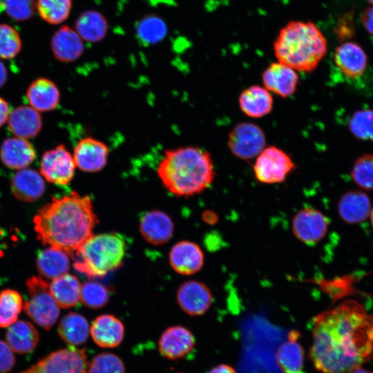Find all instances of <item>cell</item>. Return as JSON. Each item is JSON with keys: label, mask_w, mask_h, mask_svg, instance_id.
<instances>
[{"label": "cell", "mask_w": 373, "mask_h": 373, "mask_svg": "<svg viewBox=\"0 0 373 373\" xmlns=\"http://www.w3.org/2000/svg\"><path fill=\"white\" fill-rule=\"evenodd\" d=\"M334 59L341 73L352 79L361 76L367 64V57L363 49L353 41L339 45L335 50Z\"/></svg>", "instance_id": "obj_18"}, {"label": "cell", "mask_w": 373, "mask_h": 373, "mask_svg": "<svg viewBox=\"0 0 373 373\" xmlns=\"http://www.w3.org/2000/svg\"><path fill=\"white\" fill-rule=\"evenodd\" d=\"M81 286L76 276L66 274L52 280L50 290L59 307L66 309L79 303Z\"/></svg>", "instance_id": "obj_31"}, {"label": "cell", "mask_w": 373, "mask_h": 373, "mask_svg": "<svg viewBox=\"0 0 373 373\" xmlns=\"http://www.w3.org/2000/svg\"><path fill=\"white\" fill-rule=\"evenodd\" d=\"M28 299L23 304L26 314L36 324L50 329L59 316V307L50 290V284L41 277L32 276L26 281Z\"/></svg>", "instance_id": "obj_6"}, {"label": "cell", "mask_w": 373, "mask_h": 373, "mask_svg": "<svg viewBox=\"0 0 373 373\" xmlns=\"http://www.w3.org/2000/svg\"><path fill=\"white\" fill-rule=\"evenodd\" d=\"M15 365L14 352L8 344L0 340V373H8Z\"/></svg>", "instance_id": "obj_42"}, {"label": "cell", "mask_w": 373, "mask_h": 373, "mask_svg": "<svg viewBox=\"0 0 373 373\" xmlns=\"http://www.w3.org/2000/svg\"><path fill=\"white\" fill-rule=\"evenodd\" d=\"M212 294L204 283L189 280L178 289L177 300L181 309L191 316H200L209 309Z\"/></svg>", "instance_id": "obj_15"}, {"label": "cell", "mask_w": 373, "mask_h": 373, "mask_svg": "<svg viewBox=\"0 0 373 373\" xmlns=\"http://www.w3.org/2000/svg\"><path fill=\"white\" fill-rule=\"evenodd\" d=\"M370 216L371 223L373 227V209H372Z\"/></svg>", "instance_id": "obj_48"}, {"label": "cell", "mask_w": 373, "mask_h": 373, "mask_svg": "<svg viewBox=\"0 0 373 373\" xmlns=\"http://www.w3.org/2000/svg\"><path fill=\"white\" fill-rule=\"evenodd\" d=\"M4 6L8 16L17 21L31 18L37 8L36 0H4Z\"/></svg>", "instance_id": "obj_41"}, {"label": "cell", "mask_w": 373, "mask_h": 373, "mask_svg": "<svg viewBox=\"0 0 373 373\" xmlns=\"http://www.w3.org/2000/svg\"><path fill=\"white\" fill-rule=\"evenodd\" d=\"M6 334V343L14 352L25 354L32 352L39 341V334L35 327L26 321H16Z\"/></svg>", "instance_id": "obj_28"}, {"label": "cell", "mask_w": 373, "mask_h": 373, "mask_svg": "<svg viewBox=\"0 0 373 373\" xmlns=\"http://www.w3.org/2000/svg\"><path fill=\"white\" fill-rule=\"evenodd\" d=\"M348 373H373V372L368 370H367V369H364V368H362L361 367H360L356 368L354 370H352V371L349 372Z\"/></svg>", "instance_id": "obj_47"}, {"label": "cell", "mask_w": 373, "mask_h": 373, "mask_svg": "<svg viewBox=\"0 0 373 373\" xmlns=\"http://www.w3.org/2000/svg\"><path fill=\"white\" fill-rule=\"evenodd\" d=\"M263 86L282 97H288L296 90L299 77L296 71L280 61L271 64L262 73Z\"/></svg>", "instance_id": "obj_14"}, {"label": "cell", "mask_w": 373, "mask_h": 373, "mask_svg": "<svg viewBox=\"0 0 373 373\" xmlns=\"http://www.w3.org/2000/svg\"><path fill=\"white\" fill-rule=\"evenodd\" d=\"M10 113L8 102L2 97H0V127L8 121Z\"/></svg>", "instance_id": "obj_44"}, {"label": "cell", "mask_w": 373, "mask_h": 373, "mask_svg": "<svg viewBox=\"0 0 373 373\" xmlns=\"http://www.w3.org/2000/svg\"><path fill=\"white\" fill-rule=\"evenodd\" d=\"M140 229L148 242L159 245L166 242L171 238L173 223L171 218L164 212L153 210L142 217Z\"/></svg>", "instance_id": "obj_21"}, {"label": "cell", "mask_w": 373, "mask_h": 373, "mask_svg": "<svg viewBox=\"0 0 373 373\" xmlns=\"http://www.w3.org/2000/svg\"><path fill=\"white\" fill-rule=\"evenodd\" d=\"M26 97L31 107L38 112H47L58 106L60 92L52 81L40 77L28 86Z\"/></svg>", "instance_id": "obj_24"}, {"label": "cell", "mask_w": 373, "mask_h": 373, "mask_svg": "<svg viewBox=\"0 0 373 373\" xmlns=\"http://www.w3.org/2000/svg\"><path fill=\"white\" fill-rule=\"evenodd\" d=\"M165 22L159 17L153 15L143 18L137 24L138 38L145 44H155L166 35Z\"/></svg>", "instance_id": "obj_35"}, {"label": "cell", "mask_w": 373, "mask_h": 373, "mask_svg": "<svg viewBox=\"0 0 373 373\" xmlns=\"http://www.w3.org/2000/svg\"><path fill=\"white\" fill-rule=\"evenodd\" d=\"M58 334L61 339L69 346H79L87 341L90 334V325L84 316L70 312L60 321Z\"/></svg>", "instance_id": "obj_30"}, {"label": "cell", "mask_w": 373, "mask_h": 373, "mask_svg": "<svg viewBox=\"0 0 373 373\" xmlns=\"http://www.w3.org/2000/svg\"><path fill=\"white\" fill-rule=\"evenodd\" d=\"M76 31L84 41L95 43L103 39L108 28L106 17L99 12L86 10L76 21Z\"/></svg>", "instance_id": "obj_32"}, {"label": "cell", "mask_w": 373, "mask_h": 373, "mask_svg": "<svg viewBox=\"0 0 373 373\" xmlns=\"http://www.w3.org/2000/svg\"><path fill=\"white\" fill-rule=\"evenodd\" d=\"M256 158L254 175L258 182L264 184L281 183L296 168L291 157L274 146H265Z\"/></svg>", "instance_id": "obj_8"}, {"label": "cell", "mask_w": 373, "mask_h": 373, "mask_svg": "<svg viewBox=\"0 0 373 373\" xmlns=\"http://www.w3.org/2000/svg\"><path fill=\"white\" fill-rule=\"evenodd\" d=\"M371 202L363 191H349L345 193L338 203V212L342 220L350 224L365 221L371 212Z\"/></svg>", "instance_id": "obj_26"}, {"label": "cell", "mask_w": 373, "mask_h": 373, "mask_svg": "<svg viewBox=\"0 0 373 373\" xmlns=\"http://www.w3.org/2000/svg\"><path fill=\"white\" fill-rule=\"evenodd\" d=\"M10 184L15 197L26 202L39 200L46 189L42 175L37 171L27 168L17 171L13 175Z\"/></svg>", "instance_id": "obj_22"}, {"label": "cell", "mask_w": 373, "mask_h": 373, "mask_svg": "<svg viewBox=\"0 0 373 373\" xmlns=\"http://www.w3.org/2000/svg\"><path fill=\"white\" fill-rule=\"evenodd\" d=\"M34 146L26 139L19 137L6 139L0 148V158L3 164L12 169H23L36 158Z\"/></svg>", "instance_id": "obj_20"}, {"label": "cell", "mask_w": 373, "mask_h": 373, "mask_svg": "<svg viewBox=\"0 0 373 373\" xmlns=\"http://www.w3.org/2000/svg\"><path fill=\"white\" fill-rule=\"evenodd\" d=\"M126 249L117 233L93 234L74 255V267L88 278L102 277L122 265Z\"/></svg>", "instance_id": "obj_5"}, {"label": "cell", "mask_w": 373, "mask_h": 373, "mask_svg": "<svg viewBox=\"0 0 373 373\" xmlns=\"http://www.w3.org/2000/svg\"><path fill=\"white\" fill-rule=\"evenodd\" d=\"M8 76L7 69L4 64L0 61V88L4 85Z\"/></svg>", "instance_id": "obj_46"}, {"label": "cell", "mask_w": 373, "mask_h": 373, "mask_svg": "<svg viewBox=\"0 0 373 373\" xmlns=\"http://www.w3.org/2000/svg\"><path fill=\"white\" fill-rule=\"evenodd\" d=\"M208 373H236V372L229 365L220 364L213 367Z\"/></svg>", "instance_id": "obj_45"}, {"label": "cell", "mask_w": 373, "mask_h": 373, "mask_svg": "<svg viewBox=\"0 0 373 373\" xmlns=\"http://www.w3.org/2000/svg\"><path fill=\"white\" fill-rule=\"evenodd\" d=\"M108 155L109 149L104 142L86 137L76 144L73 156L79 170L86 173H96L106 166Z\"/></svg>", "instance_id": "obj_12"}, {"label": "cell", "mask_w": 373, "mask_h": 373, "mask_svg": "<svg viewBox=\"0 0 373 373\" xmlns=\"http://www.w3.org/2000/svg\"><path fill=\"white\" fill-rule=\"evenodd\" d=\"M329 221L320 211L304 208L298 211L292 220L294 236L307 245H314L326 235Z\"/></svg>", "instance_id": "obj_11"}, {"label": "cell", "mask_w": 373, "mask_h": 373, "mask_svg": "<svg viewBox=\"0 0 373 373\" xmlns=\"http://www.w3.org/2000/svg\"><path fill=\"white\" fill-rule=\"evenodd\" d=\"M68 256L64 251L53 247L40 251L37 258L39 272L52 280L67 274L70 267Z\"/></svg>", "instance_id": "obj_29"}, {"label": "cell", "mask_w": 373, "mask_h": 373, "mask_svg": "<svg viewBox=\"0 0 373 373\" xmlns=\"http://www.w3.org/2000/svg\"><path fill=\"white\" fill-rule=\"evenodd\" d=\"M156 172L163 186L179 197L200 193L210 186L216 175L210 153L193 146L165 151Z\"/></svg>", "instance_id": "obj_3"}, {"label": "cell", "mask_w": 373, "mask_h": 373, "mask_svg": "<svg viewBox=\"0 0 373 373\" xmlns=\"http://www.w3.org/2000/svg\"><path fill=\"white\" fill-rule=\"evenodd\" d=\"M309 358L321 373H348L373 358V315L347 300L312 321Z\"/></svg>", "instance_id": "obj_1"}, {"label": "cell", "mask_w": 373, "mask_h": 373, "mask_svg": "<svg viewBox=\"0 0 373 373\" xmlns=\"http://www.w3.org/2000/svg\"><path fill=\"white\" fill-rule=\"evenodd\" d=\"M195 338L187 328L175 325L167 328L158 341V350L164 358L174 361L183 358L195 346Z\"/></svg>", "instance_id": "obj_13"}, {"label": "cell", "mask_w": 373, "mask_h": 373, "mask_svg": "<svg viewBox=\"0 0 373 373\" xmlns=\"http://www.w3.org/2000/svg\"><path fill=\"white\" fill-rule=\"evenodd\" d=\"M172 268L183 275L198 272L204 264V255L200 247L191 241H181L175 244L169 253Z\"/></svg>", "instance_id": "obj_16"}, {"label": "cell", "mask_w": 373, "mask_h": 373, "mask_svg": "<svg viewBox=\"0 0 373 373\" xmlns=\"http://www.w3.org/2000/svg\"><path fill=\"white\" fill-rule=\"evenodd\" d=\"M23 308L21 295L12 289L0 292V327H8L15 323Z\"/></svg>", "instance_id": "obj_34"}, {"label": "cell", "mask_w": 373, "mask_h": 373, "mask_svg": "<svg viewBox=\"0 0 373 373\" xmlns=\"http://www.w3.org/2000/svg\"><path fill=\"white\" fill-rule=\"evenodd\" d=\"M109 299L106 287L99 283L88 281L81 286L80 301L91 309L104 306Z\"/></svg>", "instance_id": "obj_38"}, {"label": "cell", "mask_w": 373, "mask_h": 373, "mask_svg": "<svg viewBox=\"0 0 373 373\" xmlns=\"http://www.w3.org/2000/svg\"><path fill=\"white\" fill-rule=\"evenodd\" d=\"M327 40L312 21H292L279 32L274 52L278 61L296 71L311 72L327 53Z\"/></svg>", "instance_id": "obj_4"}, {"label": "cell", "mask_w": 373, "mask_h": 373, "mask_svg": "<svg viewBox=\"0 0 373 373\" xmlns=\"http://www.w3.org/2000/svg\"><path fill=\"white\" fill-rule=\"evenodd\" d=\"M51 48L55 57L59 61L70 63L83 54V39L77 32L68 26L57 30L51 39Z\"/></svg>", "instance_id": "obj_19"}, {"label": "cell", "mask_w": 373, "mask_h": 373, "mask_svg": "<svg viewBox=\"0 0 373 373\" xmlns=\"http://www.w3.org/2000/svg\"><path fill=\"white\" fill-rule=\"evenodd\" d=\"M241 111L252 118H260L271 113L274 99L270 92L264 86H251L245 88L238 98Z\"/></svg>", "instance_id": "obj_25"}, {"label": "cell", "mask_w": 373, "mask_h": 373, "mask_svg": "<svg viewBox=\"0 0 373 373\" xmlns=\"http://www.w3.org/2000/svg\"><path fill=\"white\" fill-rule=\"evenodd\" d=\"M298 336L297 332H290L288 341L282 343L276 350V363L284 373H305V352L298 342Z\"/></svg>", "instance_id": "obj_27"}, {"label": "cell", "mask_w": 373, "mask_h": 373, "mask_svg": "<svg viewBox=\"0 0 373 373\" xmlns=\"http://www.w3.org/2000/svg\"><path fill=\"white\" fill-rule=\"evenodd\" d=\"M7 122L9 130L16 137L24 139L36 137L42 128L39 112L28 106H19L13 109Z\"/></svg>", "instance_id": "obj_23"}, {"label": "cell", "mask_w": 373, "mask_h": 373, "mask_svg": "<svg viewBox=\"0 0 373 373\" xmlns=\"http://www.w3.org/2000/svg\"><path fill=\"white\" fill-rule=\"evenodd\" d=\"M367 1L370 4H371V5L373 6V0H367Z\"/></svg>", "instance_id": "obj_49"}, {"label": "cell", "mask_w": 373, "mask_h": 373, "mask_svg": "<svg viewBox=\"0 0 373 373\" xmlns=\"http://www.w3.org/2000/svg\"><path fill=\"white\" fill-rule=\"evenodd\" d=\"M122 322L113 315L97 316L90 326V334L94 343L100 347L113 348L119 346L124 337Z\"/></svg>", "instance_id": "obj_17"}, {"label": "cell", "mask_w": 373, "mask_h": 373, "mask_svg": "<svg viewBox=\"0 0 373 373\" xmlns=\"http://www.w3.org/2000/svg\"><path fill=\"white\" fill-rule=\"evenodd\" d=\"M85 350L70 346L52 352L19 373H88Z\"/></svg>", "instance_id": "obj_7"}, {"label": "cell", "mask_w": 373, "mask_h": 373, "mask_svg": "<svg viewBox=\"0 0 373 373\" xmlns=\"http://www.w3.org/2000/svg\"><path fill=\"white\" fill-rule=\"evenodd\" d=\"M33 222L42 243L73 257L93 235L98 220L90 196L71 192L52 198L38 211Z\"/></svg>", "instance_id": "obj_2"}, {"label": "cell", "mask_w": 373, "mask_h": 373, "mask_svg": "<svg viewBox=\"0 0 373 373\" xmlns=\"http://www.w3.org/2000/svg\"><path fill=\"white\" fill-rule=\"evenodd\" d=\"M228 146L233 155L244 160L256 157L265 148L266 137L262 128L251 122H241L228 136Z\"/></svg>", "instance_id": "obj_9"}, {"label": "cell", "mask_w": 373, "mask_h": 373, "mask_svg": "<svg viewBox=\"0 0 373 373\" xmlns=\"http://www.w3.org/2000/svg\"><path fill=\"white\" fill-rule=\"evenodd\" d=\"M88 373H126V367L117 354L102 352L95 355L90 361Z\"/></svg>", "instance_id": "obj_36"}, {"label": "cell", "mask_w": 373, "mask_h": 373, "mask_svg": "<svg viewBox=\"0 0 373 373\" xmlns=\"http://www.w3.org/2000/svg\"><path fill=\"white\" fill-rule=\"evenodd\" d=\"M77 168L73 155L63 144L46 151L42 155L40 173L46 181L66 186L74 178Z\"/></svg>", "instance_id": "obj_10"}, {"label": "cell", "mask_w": 373, "mask_h": 373, "mask_svg": "<svg viewBox=\"0 0 373 373\" xmlns=\"http://www.w3.org/2000/svg\"><path fill=\"white\" fill-rule=\"evenodd\" d=\"M361 21L365 30L373 35V6L364 10L361 15Z\"/></svg>", "instance_id": "obj_43"}, {"label": "cell", "mask_w": 373, "mask_h": 373, "mask_svg": "<svg viewBox=\"0 0 373 373\" xmlns=\"http://www.w3.org/2000/svg\"><path fill=\"white\" fill-rule=\"evenodd\" d=\"M348 127L356 138L373 140V110L363 109L354 112L350 119Z\"/></svg>", "instance_id": "obj_37"}, {"label": "cell", "mask_w": 373, "mask_h": 373, "mask_svg": "<svg viewBox=\"0 0 373 373\" xmlns=\"http://www.w3.org/2000/svg\"><path fill=\"white\" fill-rule=\"evenodd\" d=\"M351 176L358 186L373 190V154L358 157L351 171Z\"/></svg>", "instance_id": "obj_39"}, {"label": "cell", "mask_w": 373, "mask_h": 373, "mask_svg": "<svg viewBox=\"0 0 373 373\" xmlns=\"http://www.w3.org/2000/svg\"><path fill=\"white\" fill-rule=\"evenodd\" d=\"M72 0H37V9L41 19L50 24H59L70 15Z\"/></svg>", "instance_id": "obj_33"}, {"label": "cell", "mask_w": 373, "mask_h": 373, "mask_svg": "<svg viewBox=\"0 0 373 373\" xmlns=\"http://www.w3.org/2000/svg\"><path fill=\"white\" fill-rule=\"evenodd\" d=\"M21 49V40L19 32L8 24H0V58L12 59Z\"/></svg>", "instance_id": "obj_40"}]
</instances>
